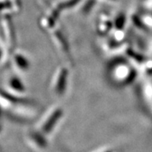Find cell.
Instances as JSON below:
<instances>
[{
    "label": "cell",
    "instance_id": "obj_4",
    "mask_svg": "<svg viewBox=\"0 0 152 152\" xmlns=\"http://www.w3.org/2000/svg\"><path fill=\"white\" fill-rule=\"evenodd\" d=\"M13 59L15 67L20 71H26L29 68L30 62L26 58V56L23 53H16Z\"/></svg>",
    "mask_w": 152,
    "mask_h": 152
},
{
    "label": "cell",
    "instance_id": "obj_1",
    "mask_svg": "<svg viewBox=\"0 0 152 152\" xmlns=\"http://www.w3.org/2000/svg\"><path fill=\"white\" fill-rule=\"evenodd\" d=\"M109 73L113 81L121 85L129 84L135 77L134 67L129 62L121 59H117L110 63Z\"/></svg>",
    "mask_w": 152,
    "mask_h": 152
},
{
    "label": "cell",
    "instance_id": "obj_6",
    "mask_svg": "<svg viewBox=\"0 0 152 152\" xmlns=\"http://www.w3.org/2000/svg\"><path fill=\"white\" fill-rule=\"evenodd\" d=\"M110 27H113L112 25V21L108 16H103L100 20V24H99V32L100 33H107L109 32Z\"/></svg>",
    "mask_w": 152,
    "mask_h": 152
},
{
    "label": "cell",
    "instance_id": "obj_2",
    "mask_svg": "<svg viewBox=\"0 0 152 152\" xmlns=\"http://www.w3.org/2000/svg\"><path fill=\"white\" fill-rule=\"evenodd\" d=\"M64 116V112L61 106H51L42 116L39 126L44 133H50L59 124Z\"/></svg>",
    "mask_w": 152,
    "mask_h": 152
},
{
    "label": "cell",
    "instance_id": "obj_5",
    "mask_svg": "<svg viewBox=\"0 0 152 152\" xmlns=\"http://www.w3.org/2000/svg\"><path fill=\"white\" fill-rule=\"evenodd\" d=\"M9 85L10 86V89L12 92L18 93V94H23L26 92V88L22 82L19 79V78L13 77L11 78L9 82Z\"/></svg>",
    "mask_w": 152,
    "mask_h": 152
},
{
    "label": "cell",
    "instance_id": "obj_3",
    "mask_svg": "<svg viewBox=\"0 0 152 152\" xmlns=\"http://www.w3.org/2000/svg\"><path fill=\"white\" fill-rule=\"evenodd\" d=\"M69 71L68 68L63 66L58 67L54 73L51 82V89L56 96H60L66 93L68 85Z\"/></svg>",
    "mask_w": 152,
    "mask_h": 152
}]
</instances>
